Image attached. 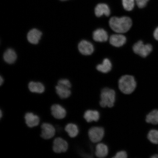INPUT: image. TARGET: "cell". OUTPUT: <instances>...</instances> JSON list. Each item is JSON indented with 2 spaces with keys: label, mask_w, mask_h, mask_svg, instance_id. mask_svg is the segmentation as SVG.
<instances>
[{
  "label": "cell",
  "mask_w": 158,
  "mask_h": 158,
  "mask_svg": "<svg viewBox=\"0 0 158 158\" xmlns=\"http://www.w3.org/2000/svg\"><path fill=\"white\" fill-rule=\"evenodd\" d=\"M118 88L119 91L125 95H130L137 89V82L133 76L125 74L120 77L118 81Z\"/></svg>",
  "instance_id": "cell-1"
},
{
  "label": "cell",
  "mask_w": 158,
  "mask_h": 158,
  "mask_svg": "<svg viewBox=\"0 0 158 158\" xmlns=\"http://www.w3.org/2000/svg\"><path fill=\"white\" fill-rule=\"evenodd\" d=\"M109 25L111 29L118 33L127 32L132 25V21L130 17L123 16L121 17H112L109 21Z\"/></svg>",
  "instance_id": "cell-2"
},
{
  "label": "cell",
  "mask_w": 158,
  "mask_h": 158,
  "mask_svg": "<svg viewBox=\"0 0 158 158\" xmlns=\"http://www.w3.org/2000/svg\"><path fill=\"white\" fill-rule=\"evenodd\" d=\"M116 97L117 92L114 89L109 87L102 88L100 94L99 105L101 109L113 107L115 104Z\"/></svg>",
  "instance_id": "cell-3"
},
{
  "label": "cell",
  "mask_w": 158,
  "mask_h": 158,
  "mask_svg": "<svg viewBox=\"0 0 158 158\" xmlns=\"http://www.w3.org/2000/svg\"><path fill=\"white\" fill-rule=\"evenodd\" d=\"M105 135V129L102 126H93L88 130L89 139L91 142L95 144L103 141Z\"/></svg>",
  "instance_id": "cell-4"
},
{
  "label": "cell",
  "mask_w": 158,
  "mask_h": 158,
  "mask_svg": "<svg viewBox=\"0 0 158 158\" xmlns=\"http://www.w3.org/2000/svg\"><path fill=\"white\" fill-rule=\"evenodd\" d=\"M133 49L135 54L145 58L151 52L153 47L151 44H145L143 41H139L134 45Z\"/></svg>",
  "instance_id": "cell-5"
},
{
  "label": "cell",
  "mask_w": 158,
  "mask_h": 158,
  "mask_svg": "<svg viewBox=\"0 0 158 158\" xmlns=\"http://www.w3.org/2000/svg\"><path fill=\"white\" fill-rule=\"evenodd\" d=\"M110 149L107 144L103 142L96 143L95 146L94 156L98 158H108Z\"/></svg>",
  "instance_id": "cell-6"
},
{
  "label": "cell",
  "mask_w": 158,
  "mask_h": 158,
  "mask_svg": "<svg viewBox=\"0 0 158 158\" xmlns=\"http://www.w3.org/2000/svg\"><path fill=\"white\" fill-rule=\"evenodd\" d=\"M101 114L99 110L89 109L84 112L83 118L87 123H91L98 122L100 119Z\"/></svg>",
  "instance_id": "cell-7"
},
{
  "label": "cell",
  "mask_w": 158,
  "mask_h": 158,
  "mask_svg": "<svg viewBox=\"0 0 158 158\" xmlns=\"http://www.w3.org/2000/svg\"><path fill=\"white\" fill-rule=\"evenodd\" d=\"M41 137L44 139H49L55 135L56 130L54 126L50 123H44L41 125Z\"/></svg>",
  "instance_id": "cell-8"
},
{
  "label": "cell",
  "mask_w": 158,
  "mask_h": 158,
  "mask_svg": "<svg viewBox=\"0 0 158 158\" xmlns=\"http://www.w3.org/2000/svg\"><path fill=\"white\" fill-rule=\"evenodd\" d=\"M52 149L53 151L57 153L65 152L68 149V143L63 138H56L53 142Z\"/></svg>",
  "instance_id": "cell-9"
},
{
  "label": "cell",
  "mask_w": 158,
  "mask_h": 158,
  "mask_svg": "<svg viewBox=\"0 0 158 158\" xmlns=\"http://www.w3.org/2000/svg\"><path fill=\"white\" fill-rule=\"evenodd\" d=\"M78 49L81 54L85 55H91L94 51L93 45L89 41L86 40L80 41L78 45Z\"/></svg>",
  "instance_id": "cell-10"
},
{
  "label": "cell",
  "mask_w": 158,
  "mask_h": 158,
  "mask_svg": "<svg viewBox=\"0 0 158 158\" xmlns=\"http://www.w3.org/2000/svg\"><path fill=\"white\" fill-rule=\"evenodd\" d=\"M51 113L55 118L57 119H62L66 115V110L62 106L58 104L53 105L51 108Z\"/></svg>",
  "instance_id": "cell-11"
},
{
  "label": "cell",
  "mask_w": 158,
  "mask_h": 158,
  "mask_svg": "<svg viewBox=\"0 0 158 158\" xmlns=\"http://www.w3.org/2000/svg\"><path fill=\"white\" fill-rule=\"evenodd\" d=\"M42 35V33L39 30L35 28L32 29L27 33V40L31 44H38Z\"/></svg>",
  "instance_id": "cell-12"
},
{
  "label": "cell",
  "mask_w": 158,
  "mask_h": 158,
  "mask_svg": "<svg viewBox=\"0 0 158 158\" xmlns=\"http://www.w3.org/2000/svg\"><path fill=\"white\" fill-rule=\"evenodd\" d=\"M110 43L113 46L119 47L123 46L126 42V38L121 33L112 35L110 38Z\"/></svg>",
  "instance_id": "cell-13"
},
{
  "label": "cell",
  "mask_w": 158,
  "mask_h": 158,
  "mask_svg": "<svg viewBox=\"0 0 158 158\" xmlns=\"http://www.w3.org/2000/svg\"><path fill=\"white\" fill-rule=\"evenodd\" d=\"M24 118L26 124L30 128L38 126L40 121L39 116L31 112H27Z\"/></svg>",
  "instance_id": "cell-14"
},
{
  "label": "cell",
  "mask_w": 158,
  "mask_h": 158,
  "mask_svg": "<svg viewBox=\"0 0 158 158\" xmlns=\"http://www.w3.org/2000/svg\"><path fill=\"white\" fill-rule=\"evenodd\" d=\"M95 14L97 17H100L105 15L106 16H109L110 10L109 7L106 4H98L95 8Z\"/></svg>",
  "instance_id": "cell-15"
},
{
  "label": "cell",
  "mask_w": 158,
  "mask_h": 158,
  "mask_svg": "<svg viewBox=\"0 0 158 158\" xmlns=\"http://www.w3.org/2000/svg\"><path fill=\"white\" fill-rule=\"evenodd\" d=\"M93 37L94 40L99 42L107 41L108 39V33L103 29H96L93 32Z\"/></svg>",
  "instance_id": "cell-16"
},
{
  "label": "cell",
  "mask_w": 158,
  "mask_h": 158,
  "mask_svg": "<svg viewBox=\"0 0 158 158\" xmlns=\"http://www.w3.org/2000/svg\"><path fill=\"white\" fill-rule=\"evenodd\" d=\"M64 129L70 138H76L80 134V128L79 126L77 125L76 124L68 123L65 126Z\"/></svg>",
  "instance_id": "cell-17"
},
{
  "label": "cell",
  "mask_w": 158,
  "mask_h": 158,
  "mask_svg": "<svg viewBox=\"0 0 158 158\" xmlns=\"http://www.w3.org/2000/svg\"><path fill=\"white\" fill-rule=\"evenodd\" d=\"M145 120L148 124L157 125L158 124V110L153 109L148 112L145 116Z\"/></svg>",
  "instance_id": "cell-18"
},
{
  "label": "cell",
  "mask_w": 158,
  "mask_h": 158,
  "mask_svg": "<svg viewBox=\"0 0 158 158\" xmlns=\"http://www.w3.org/2000/svg\"><path fill=\"white\" fill-rule=\"evenodd\" d=\"M3 59L7 64H11L15 63L17 59V55L13 49H7L4 53Z\"/></svg>",
  "instance_id": "cell-19"
},
{
  "label": "cell",
  "mask_w": 158,
  "mask_h": 158,
  "mask_svg": "<svg viewBox=\"0 0 158 158\" xmlns=\"http://www.w3.org/2000/svg\"><path fill=\"white\" fill-rule=\"evenodd\" d=\"M28 88L30 91L32 93L41 94L45 91V87L40 82L31 81L28 85Z\"/></svg>",
  "instance_id": "cell-20"
},
{
  "label": "cell",
  "mask_w": 158,
  "mask_h": 158,
  "mask_svg": "<svg viewBox=\"0 0 158 158\" xmlns=\"http://www.w3.org/2000/svg\"><path fill=\"white\" fill-rule=\"evenodd\" d=\"M112 65L110 60L107 58L104 59L102 64L97 66L96 69L98 72L104 74L107 73L111 70Z\"/></svg>",
  "instance_id": "cell-21"
},
{
  "label": "cell",
  "mask_w": 158,
  "mask_h": 158,
  "mask_svg": "<svg viewBox=\"0 0 158 158\" xmlns=\"http://www.w3.org/2000/svg\"><path fill=\"white\" fill-rule=\"evenodd\" d=\"M56 92L61 99H65L70 97L72 94L70 89L67 88L57 85L55 87Z\"/></svg>",
  "instance_id": "cell-22"
},
{
  "label": "cell",
  "mask_w": 158,
  "mask_h": 158,
  "mask_svg": "<svg viewBox=\"0 0 158 158\" xmlns=\"http://www.w3.org/2000/svg\"><path fill=\"white\" fill-rule=\"evenodd\" d=\"M147 138L151 143L158 144V130L155 129L150 130L147 133Z\"/></svg>",
  "instance_id": "cell-23"
},
{
  "label": "cell",
  "mask_w": 158,
  "mask_h": 158,
  "mask_svg": "<svg viewBox=\"0 0 158 158\" xmlns=\"http://www.w3.org/2000/svg\"><path fill=\"white\" fill-rule=\"evenodd\" d=\"M122 5L124 9L127 11H131L134 9L135 5L134 0H122Z\"/></svg>",
  "instance_id": "cell-24"
},
{
  "label": "cell",
  "mask_w": 158,
  "mask_h": 158,
  "mask_svg": "<svg viewBox=\"0 0 158 158\" xmlns=\"http://www.w3.org/2000/svg\"><path fill=\"white\" fill-rule=\"evenodd\" d=\"M57 85L69 89H70L72 87V85L70 81L66 79H62L59 80Z\"/></svg>",
  "instance_id": "cell-25"
},
{
  "label": "cell",
  "mask_w": 158,
  "mask_h": 158,
  "mask_svg": "<svg viewBox=\"0 0 158 158\" xmlns=\"http://www.w3.org/2000/svg\"><path fill=\"white\" fill-rule=\"evenodd\" d=\"M112 158H128V155L125 150H120L116 152Z\"/></svg>",
  "instance_id": "cell-26"
},
{
  "label": "cell",
  "mask_w": 158,
  "mask_h": 158,
  "mask_svg": "<svg viewBox=\"0 0 158 158\" xmlns=\"http://www.w3.org/2000/svg\"><path fill=\"white\" fill-rule=\"evenodd\" d=\"M149 0H135L139 8H143L147 5Z\"/></svg>",
  "instance_id": "cell-27"
},
{
  "label": "cell",
  "mask_w": 158,
  "mask_h": 158,
  "mask_svg": "<svg viewBox=\"0 0 158 158\" xmlns=\"http://www.w3.org/2000/svg\"><path fill=\"white\" fill-rule=\"evenodd\" d=\"M153 35L155 39L158 41V27L154 31Z\"/></svg>",
  "instance_id": "cell-28"
},
{
  "label": "cell",
  "mask_w": 158,
  "mask_h": 158,
  "mask_svg": "<svg viewBox=\"0 0 158 158\" xmlns=\"http://www.w3.org/2000/svg\"><path fill=\"white\" fill-rule=\"evenodd\" d=\"M150 158H158V154H154L152 155Z\"/></svg>",
  "instance_id": "cell-29"
},
{
  "label": "cell",
  "mask_w": 158,
  "mask_h": 158,
  "mask_svg": "<svg viewBox=\"0 0 158 158\" xmlns=\"http://www.w3.org/2000/svg\"><path fill=\"white\" fill-rule=\"evenodd\" d=\"M4 82V79L2 76H0V85L1 86L2 85Z\"/></svg>",
  "instance_id": "cell-30"
},
{
  "label": "cell",
  "mask_w": 158,
  "mask_h": 158,
  "mask_svg": "<svg viewBox=\"0 0 158 158\" xmlns=\"http://www.w3.org/2000/svg\"><path fill=\"white\" fill-rule=\"evenodd\" d=\"M2 117V110H0V118H1Z\"/></svg>",
  "instance_id": "cell-31"
},
{
  "label": "cell",
  "mask_w": 158,
  "mask_h": 158,
  "mask_svg": "<svg viewBox=\"0 0 158 158\" xmlns=\"http://www.w3.org/2000/svg\"><path fill=\"white\" fill-rule=\"evenodd\" d=\"M60 1H68V0H60Z\"/></svg>",
  "instance_id": "cell-32"
}]
</instances>
